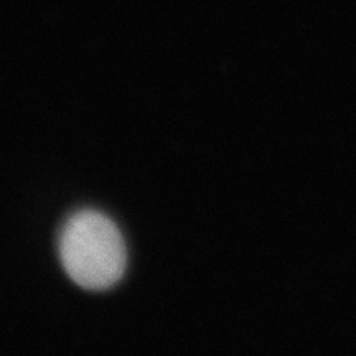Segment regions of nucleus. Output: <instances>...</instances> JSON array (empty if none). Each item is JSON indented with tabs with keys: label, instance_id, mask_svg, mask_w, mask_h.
Instances as JSON below:
<instances>
[{
	"label": "nucleus",
	"instance_id": "obj_1",
	"mask_svg": "<svg viewBox=\"0 0 356 356\" xmlns=\"http://www.w3.org/2000/svg\"><path fill=\"white\" fill-rule=\"evenodd\" d=\"M60 257L78 286L104 291L121 280L127 249L113 220L99 211L83 210L74 213L61 229Z\"/></svg>",
	"mask_w": 356,
	"mask_h": 356
}]
</instances>
